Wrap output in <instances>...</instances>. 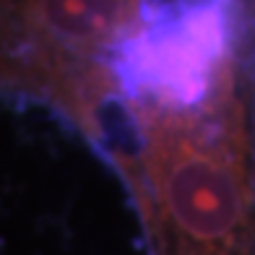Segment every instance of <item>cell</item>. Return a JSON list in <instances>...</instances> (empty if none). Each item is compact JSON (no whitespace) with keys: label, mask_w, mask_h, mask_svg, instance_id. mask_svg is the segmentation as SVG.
Listing matches in <instances>:
<instances>
[{"label":"cell","mask_w":255,"mask_h":255,"mask_svg":"<svg viewBox=\"0 0 255 255\" xmlns=\"http://www.w3.org/2000/svg\"><path fill=\"white\" fill-rule=\"evenodd\" d=\"M143 151L128 185L156 255H255V177L237 89L198 110L138 102Z\"/></svg>","instance_id":"obj_1"},{"label":"cell","mask_w":255,"mask_h":255,"mask_svg":"<svg viewBox=\"0 0 255 255\" xmlns=\"http://www.w3.org/2000/svg\"><path fill=\"white\" fill-rule=\"evenodd\" d=\"M146 0H0V97L50 104L55 91L141 24Z\"/></svg>","instance_id":"obj_2"}]
</instances>
